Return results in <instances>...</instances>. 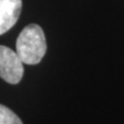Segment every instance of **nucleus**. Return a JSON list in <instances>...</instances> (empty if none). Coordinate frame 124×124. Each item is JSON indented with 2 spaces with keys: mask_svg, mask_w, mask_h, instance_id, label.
<instances>
[{
  "mask_svg": "<svg viewBox=\"0 0 124 124\" xmlns=\"http://www.w3.org/2000/svg\"><path fill=\"white\" fill-rule=\"evenodd\" d=\"M16 52L23 63L34 65L41 61L46 52V41L42 29L30 24L21 31L16 42Z\"/></svg>",
  "mask_w": 124,
  "mask_h": 124,
  "instance_id": "1",
  "label": "nucleus"
},
{
  "mask_svg": "<svg viewBox=\"0 0 124 124\" xmlns=\"http://www.w3.org/2000/svg\"><path fill=\"white\" fill-rule=\"evenodd\" d=\"M24 75L23 62L17 52L5 46H0V78L8 84L16 85Z\"/></svg>",
  "mask_w": 124,
  "mask_h": 124,
  "instance_id": "2",
  "label": "nucleus"
},
{
  "mask_svg": "<svg viewBox=\"0 0 124 124\" xmlns=\"http://www.w3.org/2000/svg\"><path fill=\"white\" fill-rule=\"evenodd\" d=\"M21 10L22 0H0V35L17 23Z\"/></svg>",
  "mask_w": 124,
  "mask_h": 124,
  "instance_id": "3",
  "label": "nucleus"
},
{
  "mask_svg": "<svg viewBox=\"0 0 124 124\" xmlns=\"http://www.w3.org/2000/svg\"><path fill=\"white\" fill-rule=\"evenodd\" d=\"M0 124H23L21 119L7 107L0 104Z\"/></svg>",
  "mask_w": 124,
  "mask_h": 124,
  "instance_id": "4",
  "label": "nucleus"
}]
</instances>
